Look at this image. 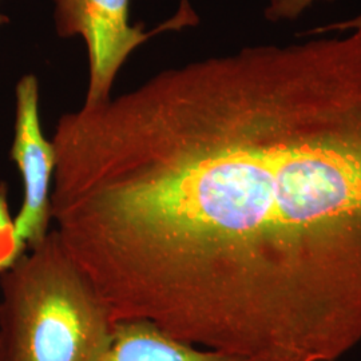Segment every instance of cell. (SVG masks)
I'll use <instances>...</instances> for the list:
<instances>
[{"label":"cell","mask_w":361,"mask_h":361,"mask_svg":"<svg viewBox=\"0 0 361 361\" xmlns=\"http://www.w3.org/2000/svg\"><path fill=\"white\" fill-rule=\"evenodd\" d=\"M51 141L54 231L113 323L243 361L360 345V31L164 70Z\"/></svg>","instance_id":"6da1fadb"},{"label":"cell","mask_w":361,"mask_h":361,"mask_svg":"<svg viewBox=\"0 0 361 361\" xmlns=\"http://www.w3.org/2000/svg\"><path fill=\"white\" fill-rule=\"evenodd\" d=\"M0 286V361L102 360L114 323L54 229Z\"/></svg>","instance_id":"7a4b0ae2"},{"label":"cell","mask_w":361,"mask_h":361,"mask_svg":"<svg viewBox=\"0 0 361 361\" xmlns=\"http://www.w3.org/2000/svg\"><path fill=\"white\" fill-rule=\"evenodd\" d=\"M54 23L61 38L80 37L87 50L89 83L82 106L104 104L111 98L116 75L130 55L158 34L198 23L183 0L178 13L153 30L130 23V0H52Z\"/></svg>","instance_id":"3957f363"},{"label":"cell","mask_w":361,"mask_h":361,"mask_svg":"<svg viewBox=\"0 0 361 361\" xmlns=\"http://www.w3.org/2000/svg\"><path fill=\"white\" fill-rule=\"evenodd\" d=\"M39 99L38 78L25 74L15 86L11 159L23 180V202L13 226L26 250L38 245L50 233V197L56 166L54 145L42 130Z\"/></svg>","instance_id":"277c9868"},{"label":"cell","mask_w":361,"mask_h":361,"mask_svg":"<svg viewBox=\"0 0 361 361\" xmlns=\"http://www.w3.org/2000/svg\"><path fill=\"white\" fill-rule=\"evenodd\" d=\"M101 361L243 360L188 344L150 322L122 320L113 325V337Z\"/></svg>","instance_id":"5b68a950"},{"label":"cell","mask_w":361,"mask_h":361,"mask_svg":"<svg viewBox=\"0 0 361 361\" xmlns=\"http://www.w3.org/2000/svg\"><path fill=\"white\" fill-rule=\"evenodd\" d=\"M26 250L15 233L13 219L8 207V190L0 183V271L11 267L13 261Z\"/></svg>","instance_id":"8992f818"},{"label":"cell","mask_w":361,"mask_h":361,"mask_svg":"<svg viewBox=\"0 0 361 361\" xmlns=\"http://www.w3.org/2000/svg\"><path fill=\"white\" fill-rule=\"evenodd\" d=\"M317 1L323 0H269L264 15L271 23L292 22Z\"/></svg>","instance_id":"52a82bcc"},{"label":"cell","mask_w":361,"mask_h":361,"mask_svg":"<svg viewBox=\"0 0 361 361\" xmlns=\"http://www.w3.org/2000/svg\"><path fill=\"white\" fill-rule=\"evenodd\" d=\"M345 30H355V31H361V15L357 18H353L350 20H343L337 22L329 26L320 27L316 31H312V34H319V32H329V31H345Z\"/></svg>","instance_id":"ba28073f"},{"label":"cell","mask_w":361,"mask_h":361,"mask_svg":"<svg viewBox=\"0 0 361 361\" xmlns=\"http://www.w3.org/2000/svg\"><path fill=\"white\" fill-rule=\"evenodd\" d=\"M1 1V0H0ZM8 16H6L4 13H0V27L3 26V25H6V23H8Z\"/></svg>","instance_id":"9c48e42d"}]
</instances>
